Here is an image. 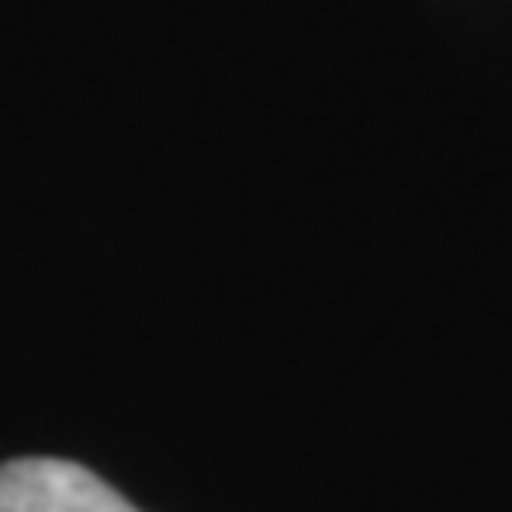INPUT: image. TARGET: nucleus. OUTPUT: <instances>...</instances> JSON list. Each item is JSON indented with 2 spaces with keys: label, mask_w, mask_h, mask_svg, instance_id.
I'll use <instances>...</instances> for the list:
<instances>
[{
  "label": "nucleus",
  "mask_w": 512,
  "mask_h": 512,
  "mask_svg": "<svg viewBox=\"0 0 512 512\" xmlns=\"http://www.w3.org/2000/svg\"><path fill=\"white\" fill-rule=\"evenodd\" d=\"M0 512H138L86 465L29 456L0 465Z\"/></svg>",
  "instance_id": "nucleus-1"
}]
</instances>
